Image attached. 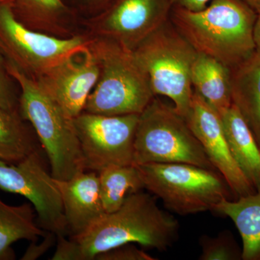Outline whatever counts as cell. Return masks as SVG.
I'll list each match as a JSON object with an SVG mask.
<instances>
[{
  "label": "cell",
  "instance_id": "4dcf8cb0",
  "mask_svg": "<svg viewBox=\"0 0 260 260\" xmlns=\"http://www.w3.org/2000/svg\"><path fill=\"white\" fill-rule=\"evenodd\" d=\"M14 0H0V5L4 4V3H13Z\"/></svg>",
  "mask_w": 260,
  "mask_h": 260
},
{
  "label": "cell",
  "instance_id": "e0dca14e",
  "mask_svg": "<svg viewBox=\"0 0 260 260\" xmlns=\"http://www.w3.org/2000/svg\"><path fill=\"white\" fill-rule=\"evenodd\" d=\"M234 160L255 188H260V148L237 107L232 104L219 114Z\"/></svg>",
  "mask_w": 260,
  "mask_h": 260
},
{
  "label": "cell",
  "instance_id": "9c48e42d",
  "mask_svg": "<svg viewBox=\"0 0 260 260\" xmlns=\"http://www.w3.org/2000/svg\"><path fill=\"white\" fill-rule=\"evenodd\" d=\"M139 116L83 112L75 118L86 171L99 174L114 166L134 165L135 138Z\"/></svg>",
  "mask_w": 260,
  "mask_h": 260
},
{
  "label": "cell",
  "instance_id": "ba28073f",
  "mask_svg": "<svg viewBox=\"0 0 260 260\" xmlns=\"http://www.w3.org/2000/svg\"><path fill=\"white\" fill-rule=\"evenodd\" d=\"M90 41L85 32L61 38L32 30L16 18L12 3L0 5V47L8 61L34 79L88 50Z\"/></svg>",
  "mask_w": 260,
  "mask_h": 260
},
{
  "label": "cell",
  "instance_id": "484cf974",
  "mask_svg": "<svg viewBox=\"0 0 260 260\" xmlns=\"http://www.w3.org/2000/svg\"><path fill=\"white\" fill-rule=\"evenodd\" d=\"M80 20L91 18L104 11L114 0H62Z\"/></svg>",
  "mask_w": 260,
  "mask_h": 260
},
{
  "label": "cell",
  "instance_id": "5bb4252c",
  "mask_svg": "<svg viewBox=\"0 0 260 260\" xmlns=\"http://www.w3.org/2000/svg\"><path fill=\"white\" fill-rule=\"evenodd\" d=\"M68 234L80 235L105 215L99 174L85 171L68 180H58Z\"/></svg>",
  "mask_w": 260,
  "mask_h": 260
},
{
  "label": "cell",
  "instance_id": "d6986e66",
  "mask_svg": "<svg viewBox=\"0 0 260 260\" xmlns=\"http://www.w3.org/2000/svg\"><path fill=\"white\" fill-rule=\"evenodd\" d=\"M194 92L219 114L232 105L231 70L208 55L198 53L191 70Z\"/></svg>",
  "mask_w": 260,
  "mask_h": 260
},
{
  "label": "cell",
  "instance_id": "d4e9b609",
  "mask_svg": "<svg viewBox=\"0 0 260 260\" xmlns=\"http://www.w3.org/2000/svg\"><path fill=\"white\" fill-rule=\"evenodd\" d=\"M96 260H155L156 258L140 250L133 243L116 246L95 256Z\"/></svg>",
  "mask_w": 260,
  "mask_h": 260
},
{
  "label": "cell",
  "instance_id": "7c38bea8",
  "mask_svg": "<svg viewBox=\"0 0 260 260\" xmlns=\"http://www.w3.org/2000/svg\"><path fill=\"white\" fill-rule=\"evenodd\" d=\"M184 119L213 167L227 181L235 199L255 192L233 157L218 113L194 91Z\"/></svg>",
  "mask_w": 260,
  "mask_h": 260
},
{
  "label": "cell",
  "instance_id": "9a60e30c",
  "mask_svg": "<svg viewBox=\"0 0 260 260\" xmlns=\"http://www.w3.org/2000/svg\"><path fill=\"white\" fill-rule=\"evenodd\" d=\"M12 8L19 21L32 30L61 38L78 32L80 18L62 0H14Z\"/></svg>",
  "mask_w": 260,
  "mask_h": 260
},
{
  "label": "cell",
  "instance_id": "83f0119b",
  "mask_svg": "<svg viewBox=\"0 0 260 260\" xmlns=\"http://www.w3.org/2000/svg\"><path fill=\"white\" fill-rule=\"evenodd\" d=\"M173 7L197 12L205 9L211 0H170Z\"/></svg>",
  "mask_w": 260,
  "mask_h": 260
},
{
  "label": "cell",
  "instance_id": "2e32d148",
  "mask_svg": "<svg viewBox=\"0 0 260 260\" xmlns=\"http://www.w3.org/2000/svg\"><path fill=\"white\" fill-rule=\"evenodd\" d=\"M234 104L251 129L260 148V54L254 52L231 69Z\"/></svg>",
  "mask_w": 260,
  "mask_h": 260
},
{
  "label": "cell",
  "instance_id": "3957f363",
  "mask_svg": "<svg viewBox=\"0 0 260 260\" xmlns=\"http://www.w3.org/2000/svg\"><path fill=\"white\" fill-rule=\"evenodd\" d=\"M7 68L20 88V115L34 128L49 159L52 177L68 180L86 171L74 119L37 80L8 59Z\"/></svg>",
  "mask_w": 260,
  "mask_h": 260
},
{
  "label": "cell",
  "instance_id": "ffe728a7",
  "mask_svg": "<svg viewBox=\"0 0 260 260\" xmlns=\"http://www.w3.org/2000/svg\"><path fill=\"white\" fill-rule=\"evenodd\" d=\"M35 214L31 205L18 206L6 204L0 199V260L14 259L12 244L22 239L37 242L45 231L34 221Z\"/></svg>",
  "mask_w": 260,
  "mask_h": 260
},
{
  "label": "cell",
  "instance_id": "7402d4cb",
  "mask_svg": "<svg viewBox=\"0 0 260 260\" xmlns=\"http://www.w3.org/2000/svg\"><path fill=\"white\" fill-rule=\"evenodd\" d=\"M99 188L106 213L116 211L126 197L145 189L139 169L135 165L114 166L99 173Z\"/></svg>",
  "mask_w": 260,
  "mask_h": 260
},
{
  "label": "cell",
  "instance_id": "8992f818",
  "mask_svg": "<svg viewBox=\"0 0 260 260\" xmlns=\"http://www.w3.org/2000/svg\"><path fill=\"white\" fill-rule=\"evenodd\" d=\"M137 167L145 189L177 215L212 211L222 200H235L227 181L217 171L186 164H146Z\"/></svg>",
  "mask_w": 260,
  "mask_h": 260
},
{
  "label": "cell",
  "instance_id": "277c9868",
  "mask_svg": "<svg viewBox=\"0 0 260 260\" xmlns=\"http://www.w3.org/2000/svg\"><path fill=\"white\" fill-rule=\"evenodd\" d=\"M90 37L89 49L99 65V77L83 112L108 116L141 114L155 96L134 51L108 39Z\"/></svg>",
  "mask_w": 260,
  "mask_h": 260
},
{
  "label": "cell",
  "instance_id": "6da1fadb",
  "mask_svg": "<svg viewBox=\"0 0 260 260\" xmlns=\"http://www.w3.org/2000/svg\"><path fill=\"white\" fill-rule=\"evenodd\" d=\"M180 225L164 211L153 196L143 190L131 193L122 205L80 235L66 239L57 236L52 260H92L116 246L137 243L159 251H167L177 242Z\"/></svg>",
  "mask_w": 260,
  "mask_h": 260
},
{
  "label": "cell",
  "instance_id": "f546056e",
  "mask_svg": "<svg viewBox=\"0 0 260 260\" xmlns=\"http://www.w3.org/2000/svg\"><path fill=\"white\" fill-rule=\"evenodd\" d=\"M242 1L252 8L257 14L260 13V0H242Z\"/></svg>",
  "mask_w": 260,
  "mask_h": 260
},
{
  "label": "cell",
  "instance_id": "cb8c5ba5",
  "mask_svg": "<svg viewBox=\"0 0 260 260\" xmlns=\"http://www.w3.org/2000/svg\"><path fill=\"white\" fill-rule=\"evenodd\" d=\"M7 68V59L0 47V107L11 112H19V98L15 95Z\"/></svg>",
  "mask_w": 260,
  "mask_h": 260
},
{
  "label": "cell",
  "instance_id": "603a6c76",
  "mask_svg": "<svg viewBox=\"0 0 260 260\" xmlns=\"http://www.w3.org/2000/svg\"><path fill=\"white\" fill-rule=\"evenodd\" d=\"M199 243L202 249L200 260L242 259V249L229 231H223L215 237L201 236Z\"/></svg>",
  "mask_w": 260,
  "mask_h": 260
},
{
  "label": "cell",
  "instance_id": "ac0fdd59",
  "mask_svg": "<svg viewBox=\"0 0 260 260\" xmlns=\"http://www.w3.org/2000/svg\"><path fill=\"white\" fill-rule=\"evenodd\" d=\"M212 211L229 217L242 240V259L260 260V188L235 200H223Z\"/></svg>",
  "mask_w": 260,
  "mask_h": 260
},
{
  "label": "cell",
  "instance_id": "8fae6325",
  "mask_svg": "<svg viewBox=\"0 0 260 260\" xmlns=\"http://www.w3.org/2000/svg\"><path fill=\"white\" fill-rule=\"evenodd\" d=\"M170 0H114L104 11L81 19L84 32L134 51L149 36L170 20Z\"/></svg>",
  "mask_w": 260,
  "mask_h": 260
},
{
  "label": "cell",
  "instance_id": "7a4b0ae2",
  "mask_svg": "<svg viewBox=\"0 0 260 260\" xmlns=\"http://www.w3.org/2000/svg\"><path fill=\"white\" fill-rule=\"evenodd\" d=\"M257 13L242 0H211L193 12L173 7L170 20L197 52L233 69L255 52Z\"/></svg>",
  "mask_w": 260,
  "mask_h": 260
},
{
  "label": "cell",
  "instance_id": "4316f807",
  "mask_svg": "<svg viewBox=\"0 0 260 260\" xmlns=\"http://www.w3.org/2000/svg\"><path fill=\"white\" fill-rule=\"evenodd\" d=\"M44 240L40 244H37V242H32L25 254L22 256L23 260H35L44 255L57 242V236L54 233L46 232L44 234Z\"/></svg>",
  "mask_w": 260,
  "mask_h": 260
},
{
  "label": "cell",
  "instance_id": "5b68a950",
  "mask_svg": "<svg viewBox=\"0 0 260 260\" xmlns=\"http://www.w3.org/2000/svg\"><path fill=\"white\" fill-rule=\"evenodd\" d=\"M146 164H186L216 171L185 119L155 97L140 114L135 133L134 165Z\"/></svg>",
  "mask_w": 260,
  "mask_h": 260
},
{
  "label": "cell",
  "instance_id": "4fadbf2b",
  "mask_svg": "<svg viewBox=\"0 0 260 260\" xmlns=\"http://www.w3.org/2000/svg\"><path fill=\"white\" fill-rule=\"evenodd\" d=\"M99 77V65L88 49L53 67L35 80L75 119L83 112Z\"/></svg>",
  "mask_w": 260,
  "mask_h": 260
},
{
  "label": "cell",
  "instance_id": "44dd1931",
  "mask_svg": "<svg viewBox=\"0 0 260 260\" xmlns=\"http://www.w3.org/2000/svg\"><path fill=\"white\" fill-rule=\"evenodd\" d=\"M24 121L19 112L0 107V160L17 164L41 149Z\"/></svg>",
  "mask_w": 260,
  "mask_h": 260
},
{
  "label": "cell",
  "instance_id": "f1b7e54d",
  "mask_svg": "<svg viewBox=\"0 0 260 260\" xmlns=\"http://www.w3.org/2000/svg\"><path fill=\"white\" fill-rule=\"evenodd\" d=\"M254 41L255 51L260 54V13L257 14L254 28Z\"/></svg>",
  "mask_w": 260,
  "mask_h": 260
},
{
  "label": "cell",
  "instance_id": "30bf717a",
  "mask_svg": "<svg viewBox=\"0 0 260 260\" xmlns=\"http://www.w3.org/2000/svg\"><path fill=\"white\" fill-rule=\"evenodd\" d=\"M42 150L17 164L0 160V189L25 197L38 215V225L56 236L68 234L60 191L47 172Z\"/></svg>",
  "mask_w": 260,
  "mask_h": 260
},
{
  "label": "cell",
  "instance_id": "52a82bcc",
  "mask_svg": "<svg viewBox=\"0 0 260 260\" xmlns=\"http://www.w3.org/2000/svg\"><path fill=\"white\" fill-rule=\"evenodd\" d=\"M133 51L148 75L155 96L169 97L185 118L194 93L191 70L197 51L169 20Z\"/></svg>",
  "mask_w": 260,
  "mask_h": 260
}]
</instances>
